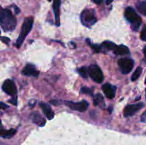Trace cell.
Masks as SVG:
<instances>
[{"label":"cell","instance_id":"cell-15","mask_svg":"<svg viewBox=\"0 0 146 145\" xmlns=\"http://www.w3.org/2000/svg\"><path fill=\"white\" fill-rule=\"evenodd\" d=\"M113 53L115 55H128L130 54L129 48L124 45H116L115 48L114 49Z\"/></svg>","mask_w":146,"mask_h":145},{"label":"cell","instance_id":"cell-8","mask_svg":"<svg viewBox=\"0 0 146 145\" xmlns=\"http://www.w3.org/2000/svg\"><path fill=\"white\" fill-rule=\"evenodd\" d=\"M144 103L143 102H138V103L132 104V105H127L123 110V115L125 117L133 116L134 114L136 113L138 111L142 109L144 107Z\"/></svg>","mask_w":146,"mask_h":145},{"label":"cell","instance_id":"cell-23","mask_svg":"<svg viewBox=\"0 0 146 145\" xmlns=\"http://www.w3.org/2000/svg\"><path fill=\"white\" fill-rule=\"evenodd\" d=\"M81 93L89 95L90 96H94V92H93V90H91V88H87V87H83V88L81 89Z\"/></svg>","mask_w":146,"mask_h":145},{"label":"cell","instance_id":"cell-28","mask_svg":"<svg viewBox=\"0 0 146 145\" xmlns=\"http://www.w3.org/2000/svg\"><path fill=\"white\" fill-rule=\"evenodd\" d=\"M50 102H51V104H53V105H57L59 104V102H58V100H51L50 101Z\"/></svg>","mask_w":146,"mask_h":145},{"label":"cell","instance_id":"cell-19","mask_svg":"<svg viewBox=\"0 0 146 145\" xmlns=\"http://www.w3.org/2000/svg\"><path fill=\"white\" fill-rule=\"evenodd\" d=\"M143 72V68L141 66L138 67V68L135 69V71H134V72L133 73L132 76H131V80L132 81H135L136 80H138L140 78V76L141 75V73Z\"/></svg>","mask_w":146,"mask_h":145},{"label":"cell","instance_id":"cell-30","mask_svg":"<svg viewBox=\"0 0 146 145\" xmlns=\"http://www.w3.org/2000/svg\"><path fill=\"white\" fill-rule=\"evenodd\" d=\"M14 11H15V13H16V14H18L20 12L19 9L18 7H14Z\"/></svg>","mask_w":146,"mask_h":145},{"label":"cell","instance_id":"cell-14","mask_svg":"<svg viewBox=\"0 0 146 145\" xmlns=\"http://www.w3.org/2000/svg\"><path fill=\"white\" fill-rule=\"evenodd\" d=\"M39 106L40 107H41V109H42L44 115H45L46 117L48 118V119L51 120V119H52L54 117V112L49 105H47V104L46 103L41 102V103L39 104Z\"/></svg>","mask_w":146,"mask_h":145},{"label":"cell","instance_id":"cell-1","mask_svg":"<svg viewBox=\"0 0 146 145\" xmlns=\"http://www.w3.org/2000/svg\"><path fill=\"white\" fill-rule=\"evenodd\" d=\"M0 25L5 32H10L14 30L17 26V19L10 10L1 8L0 12Z\"/></svg>","mask_w":146,"mask_h":145},{"label":"cell","instance_id":"cell-10","mask_svg":"<svg viewBox=\"0 0 146 145\" xmlns=\"http://www.w3.org/2000/svg\"><path fill=\"white\" fill-rule=\"evenodd\" d=\"M21 73L26 76H31V77H38L39 75V72L38 70L36 68L35 65L32 64H27L24 67V69L21 71Z\"/></svg>","mask_w":146,"mask_h":145},{"label":"cell","instance_id":"cell-21","mask_svg":"<svg viewBox=\"0 0 146 145\" xmlns=\"http://www.w3.org/2000/svg\"><path fill=\"white\" fill-rule=\"evenodd\" d=\"M78 72L81 77H83L84 78H87L88 75V68L85 66L81 67L79 69H78Z\"/></svg>","mask_w":146,"mask_h":145},{"label":"cell","instance_id":"cell-20","mask_svg":"<svg viewBox=\"0 0 146 145\" xmlns=\"http://www.w3.org/2000/svg\"><path fill=\"white\" fill-rule=\"evenodd\" d=\"M137 9L141 14L146 16V0L138 3L137 4Z\"/></svg>","mask_w":146,"mask_h":145},{"label":"cell","instance_id":"cell-12","mask_svg":"<svg viewBox=\"0 0 146 145\" xmlns=\"http://www.w3.org/2000/svg\"><path fill=\"white\" fill-rule=\"evenodd\" d=\"M60 6H61V0H54L53 2V11L55 16L56 26H60Z\"/></svg>","mask_w":146,"mask_h":145},{"label":"cell","instance_id":"cell-34","mask_svg":"<svg viewBox=\"0 0 146 145\" xmlns=\"http://www.w3.org/2000/svg\"><path fill=\"white\" fill-rule=\"evenodd\" d=\"M145 84H146V78H145Z\"/></svg>","mask_w":146,"mask_h":145},{"label":"cell","instance_id":"cell-16","mask_svg":"<svg viewBox=\"0 0 146 145\" xmlns=\"http://www.w3.org/2000/svg\"><path fill=\"white\" fill-rule=\"evenodd\" d=\"M16 133H17V130L14 129H9V130H5V129H1V137L5 138V139H9V138H11Z\"/></svg>","mask_w":146,"mask_h":145},{"label":"cell","instance_id":"cell-31","mask_svg":"<svg viewBox=\"0 0 146 145\" xmlns=\"http://www.w3.org/2000/svg\"><path fill=\"white\" fill-rule=\"evenodd\" d=\"M102 1H103V0H96L95 2L96 3V4H101V3L102 2Z\"/></svg>","mask_w":146,"mask_h":145},{"label":"cell","instance_id":"cell-11","mask_svg":"<svg viewBox=\"0 0 146 145\" xmlns=\"http://www.w3.org/2000/svg\"><path fill=\"white\" fill-rule=\"evenodd\" d=\"M102 90L106 96L109 99H113L115 96L116 87L111 85L110 83H106L102 86Z\"/></svg>","mask_w":146,"mask_h":145},{"label":"cell","instance_id":"cell-9","mask_svg":"<svg viewBox=\"0 0 146 145\" xmlns=\"http://www.w3.org/2000/svg\"><path fill=\"white\" fill-rule=\"evenodd\" d=\"M2 90L7 95L14 96L17 94V87L11 80H7L2 84Z\"/></svg>","mask_w":146,"mask_h":145},{"label":"cell","instance_id":"cell-26","mask_svg":"<svg viewBox=\"0 0 146 145\" xmlns=\"http://www.w3.org/2000/svg\"><path fill=\"white\" fill-rule=\"evenodd\" d=\"M1 41H2L3 43H4L5 44H7V45H9L10 39L9 38H7V37H5V36H1Z\"/></svg>","mask_w":146,"mask_h":145},{"label":"cell","instance_id":"cell-22","mask_svg":"<svg viewBox=\"0 0 146 145\" xmlns=\"http://www.w3.org/2000/svg\"><path fill=\"white\" fill-rule=\"evenodd\" d=\"M86 42L88 43V45L91 46V48H92V49L94 50V51L95 53H100L101 52V45H97V44H92V43L90 41L89 39H86Z\"/></svg>","mask_w":146,"mask_h":145},{"label":"cell","instance_id":"cell-32","mask_svg":"<svg viewBox=\"0 0 146 145\" xmlns=\"http://www.w3.org/2000/svg\"><path fill=\"white\" fill-rule=\"evenodd\" d=\"M143 53H144V55H145V58H146V46L144 48V49H143Z\"/></svg>","mask_w":146,"mask_h":145},{"label":"cell","instance_id":"cell-13","mask_svg":"<svg viewBox=\"0 0 146 145\" xmlns=\"http://www.w3.org/2000/svg\"><path fill=\"white\" fill-rule=\"evenodd\" d=\"M31 121L38 127H44L46 124V119L38 112H34L30 116Z\"/></svg>","mask_w":146,"mask_h":145},{"label":"cell","instance_id":"cell-18","mask_svg":"<svg viewBox=\"0 0 146 145\" xmlns=\"http://www.w3.org/2000/svg\"><path fill=\"white\" fill-rule=\"evenodd\" d=\"M93 100H94V105H96V106L101 105L104 102V97L101 93H98L94 95V98H93Z\"/></svg>","mask_w":146,"mask_h":145},{"label":"cell","instance_id":"cell-35","mask_svg":"<svg viewBox=\"0 0 146 145\" xmlns=\"http://www.w3.org/2000/svg\"><path fill=\"white\" fill-rule=\"evenodd\" d=\"M48 1H51V0H48Z\"/></svg>","mask_w":146,"mask_h":145},{"label":"cell","instance_id":"cell-7","mask_svg":"<svg viewBox=\"0 0 146 145\" xmlns=\"http://www.w3.org/2000/svg\"><path fill=\"white\" fill-rule=\"evenodd\" d=\"M66 106L71 108V109L75 111H78V112H85L88 107V102L86 100L81 101V102H71V101H65L64 102Z\"/></svg>","mask_w":146,"mask_h":145},{"label":"cell","instance_id":"cell-6","mask_svg":"<svg viewBox=\"0 0 146 145\" xmlns=\"http://www.w3.org/2000/svg\"><path fill=\"white\" fill-rule=\"evenodd\" d=\"M118 64L121 72L123 75H125V74H128L131 72L133 68L134 61L131 58H123L118 60Z\"/></svg>","mask_w":146,"mask_h":145},{"label":"cell","instance_id":"cell-5","mask_svg":"<svg viewBox=\"0 0 146 145\" xmlns=\"http://www.w3.org/2000/svg\"><path fill=\"white\" fill-rule=\"evenodd\" d=\"M88 75L91 79L97 83H102L104 80V75L102 71L96 64H93L88 68Z\"/></svg>","mask_w":146,"mask_h":145},{"label":"cell","instance_id":"cell-37","mask_svg":"<svg viewBox=\"0 0 146 145\" xmlns=\"http://www.w3.org/2000/svg\"><path fill=\"white\" fill-rule=\"evenodd\" d=\"M145 92H146V89H145Z\"/></svg>","mask_w":146,"mask_h":145},{"label":"cell","instance_id":"cell-3","mask_svg":"<svg viewBox=\"0 0 146 145\" xmlns=\"http://www.w3.org/2000/svg\"><path fill=\"white\" fill-rule=\"evenodd\" d=\"M33 24H34V18L32 17H27L24 19V23L21 26L20 34L18 38H17V41H16L15 44L17 48H20L24 40L27 38V35L31 31L33 26Z\"/></svg>","mask_w":146,"mask_h":145},{"label":"cell","instance_id":"cell-29","mask_svg":"<svg viewBox=\"0 0 146 145\" xmlns=\"http://www.w3.org/2000/svg\"><path fill=\"white\" fill-rule=\"evenodd\" d=\"M35 104H36V100H31L29 102V105L31 107H34V105H35Z\"/></svg>","mask_w":146,"mask_h":145},{"label":"cell","instance_id":"cell-33","mask_svg":"<svg viewBox=\"0 0 146 145\" xmlns=\"http://www.w3.org/2000/svg\"><path fill=\"white\" fill-rule=\"evenodd\" d=\"M111 1H112V0H107V1H106V4H109V3H111Z\"/></svg>","mask_w":146,"mask_h":145},{"label":"cell","instance_id":"cell-24","mask_svg":"<svg viewBox=\"0 0 146 145\" xmlns=\"http://www.w3.org/2000/svg\"><path fill=\"white\" fill-rule=\"evenodd\" d=\"M141 38L142 41H146V26L143 28L141 33Z\"/></svg>","mask_w":146,"mask_h":145},{"label":"cell","instance_id":"cell-36","mask_svg":"<svg viewBox=\"0 0 146 145\" xmlns=\"http://www.w3.org/2000/svg\"><path fill=\"white\" fill-rule=\"evenodd\" d=\"M93 1H96V0H93Z\"/></svg>","mask_w":146,"mask_h":145},{"label":"cell","instance_id":"cell-27","mask_svg":"<svg viewBox=\"0 0 146 145\" xmlns=\"http://www.w3.org/2000/svg\"><path fill=\"white\" fill-rule=\"evenodd\" d=\"M0 107H1V109H6L9 107V106L6 105V104H4V102H1V103H0Z\"/></svg>","mask_w":146,"mask_h":145},{"label":"cell","instance_id":"cell-17","mask_svg":"<svg viewBox=\"0 0 146 145\" xmlns=\"http://www.w3.org/2000/svg\"><path fill=\"white\" fill-rule=\"evenodd\" d=\"M116 44H114V43L111 42L109 41H106L101 44V47L104 48V49L107 50V51H114V49L116 47Z\"/></svg>","mask_w":146,"mask_h":145},{"label":"cell","instance_id":"cell-2","mask_svg":"<svg viewBox=\"0 0 146 145\" xmlns=\"http://www.w3.org/2000/svg\"><path fill=\"white\" fill-rule=\"evenodd\" d=\"M124 15L127 21L131 24V28L135 31H138L142 24V18L137 14L136 11L132 7H128L125 9Z\"/></svg>","mask_w":146,"mask_h":145},{"label":"cell","instance_id":"cell-25","mask_svg":"<svg viewBox=\"0 0 146 145\" xmlns=\"http://www.w3.org/2000/svg\"><path fill=\"white\" fill-rule=\"evenodd\" d=\"M9 102L11 103L13 105H14V106H17V104H18V102H17V96L14 95L11 99L9 100Z\"/></svg>","mask_w":146,"mask_h":145},{"label":"cell","instance_id":"cell-4","mask_svg":"<svg viewBox=\"0 0 146 145\" xmlns=\"http://www.w3.org/2000/svg\"><path fill=\"white\" fill-rule=\"evenodd\" d=\"M81 21L84 26L87 28H91L96 23L95 11L94 9H85L81 14Z\"/></svg>","mask_w":146,"mask_h":145}]
</instances>
